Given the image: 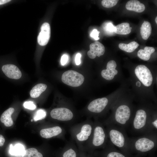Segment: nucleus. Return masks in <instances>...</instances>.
<instances>
[{"mask_svg": "<svg viewBox=\"0 0 157 157\" xmlns=\"http://www.w3.org/2000/svg\"><path fill=\"white\" fill-rule=\"evenodd\" d=\"M93 154L95 157H137L135 155H129L119 150L108 141L104 149L95 151Z\"/></svg>", "mask_w": 157, "mask_h": 157, "instance_id": "nucleus-9", "label": "nucleus"}, {"mask_svg": "<svg viewBox=\"0 0 157 157\" xmlns=\"http://www.w3.org/2000/svg\"><path fill=\"white\" fill-rule=\"evenodd\" d=\"M155 51V49L152 47H145L144 49L139 50L137 53L138 56L141 59L145 61L149 59L151 54Z\"/></svg>", "mask_w": 157, "mask_h": 157, "instance_id": "nucleus-20", "label": "nucleus"}, {"mask_svg": "<svg viewBox=\"0 0 157 157\" xmlns=\"http://www.w3.org/2000/svg\"><path fill=\"white\" fill-rule=\"evenodd\" d=\"M116 66V63L114 60L109 61L107 65L106 69H104L101 72L102 76L108 80L113 79L118 73L117 71L115 69Z\"/></svg>", "mask_w": 157, "mask_h": 157, "instance_id": "nucleus-16", "label": "nucleus"}, {"mask_svg": "<svg viewBox=\"0 0 157 157\" xmlns=\"http://www.w3.org/2000/svg\"><path fill=\"white\" fill-rule=\"evenodd\" d=\"M118 0H103L101 1V4L106 8H110L115 6L118 1Z\"/></svg>", "mask_w": 157, "mask_h": 157, "instance_id": "nucleus-27", "label": "nucleus"}, {"mask_svg": "<svg viewBox=\"0 0 157 157\" xmlns=\"http://www.w3.org/2000/svg\"><path fill=\"white\" fill-rule=\"evenodd\" d=\"M24 106L25 108L31 110H34L36 108V105L31 101L25 102L24 104Z\"/></svg>", "mask_w": 157, "mask_h": 157, "instance_id": "nucleus-29", "label": "nucleus"}, {"mask_svg": "<svg viewBox=\"0 0 157 157\" xmlns=\"http://www.w3.org/2000/svg\"><path fill=\"white\" fill-rule=\"evenodd\" d=\"M135 74L142 84L148 87L152 84L153 78L149 69L145 65H139L137 66L135 70Z\"/></svg>", "mask_w": 157, "mask_h": 157, "instance_id": "nucleus-11", "label": "nucleus"}, {"mask_svg": "<svg viewBox=\"0 0 157 157\" xmlns=\"http://www.w3.org/2000/svg\"><path fill=\"white\" fill-rule=\"evenodd\" d=\"M151 27L150 23L144 21L140 28V33L142 38L147 40L151 33Z\"/></svg>", "mask_w": 157, "mask_h": 157, "instance_id": "nucleus-21", "label": "nucleus"}, {"mask_svg": "<svg viewBox=\"0 0 157 157\" xmlns=\"http://www.w3.org/2000/svg\"><path fill=\"white\" fill-rule=\"evenodd\" d=\"M157 133H151L130 138L132 154L137 157L153 156L157 149Z\"/></svg>", "mask_w": 157, "mask_h": 157, "instance_id": "nucleus-1", "label": "nucleus"}, {"mask_svg": "<svg viewBox=\"0 0 157 157\" xmlns=\"http://www.w3.org/2000/svg\"><path fill=\"white\" fill-rule=\"evenodd\" d=\"M90 50L87 52V55L90 58H95L97 56L99 57L104 53L105 47L101 43L98 41L91 43L90 45Z\"/></svg>", "mask_w": 157, "mask_h": 157, "instance_id": "nucleus-15", "label": "nucleus"}, {"mask_svg": "<svg viewBox=\"0 0 157 157\" xmlns=\"http://www.w3.org/2000/svg\"><path fill=\"white\" fill-rule=\"evenodd\" d=\"M151 157H152V156H151Z\"/></svg>", "mask_w": 157, "mask_h": 157, "instance_id": "nucleus-38", "label": "nucleus"}, {"mask_svg": "<svg viewBox=\"0 0 157 157\" xmlns=\"http://www.w3.org/2000/svg\"><path fill=\"white\" fill-rule=\"evenodd\" d=\"M108 100L106 97L98 98L91 101L88 105L87 109L90 113L97 115L102 113L107 106Z\"/></svg>", "mask_w": 157, "mask_h": 157, "instance_id": "nucleus-10", "label": "nucleus"}, {"mask_svg": "<svg viewBox=\"0 0 157 157\" xmlns=\"http://www.w3.org/2000/svg\"><path fill=\"white\" fill-rule=\"evenodd\" d=\"M66 133L65 129L58 124L43 128L40 131V135L43 138L49 139L56 137L64 141L65 140Z\"/></svg>", "mask_w": 157, "mask_h": 157, "instance_id": "nucleus-8", "label": "nucleus"}, {"mask_svg": "<svg viewBox=\"0 0 157 157\" xmlns=\"http://www.w3.org/2000/svg\"><path fill=\"white\" fill-rule=\"evenodd\" d=\"M68 56L67 54H63L60 60L62 65H65L67 63L68 60Z\"/></svg>", "mask_w": 157, "mask_h": 157, "instance_id": "nucleus-32", "label": "nucleus"}, {"mask_svg": "<svg viewBox=\"0 0 157 157\" xmlns=\"http://www.w3.org/2000/svg\"><path fill=\"white\" fill-rule=\"evenodd\" d=\"M61 80L65 84L75 87H78L83 83L84 77L82 74L76 71L69 70L63 74Z\"/></svg>", "mask_w": 157, "mask_h": 157, "instance_id": "nucleus-7", "label": "nucleus"}, {"mask_svg": "<svg viewBox=\"0 0 157 157\" xmlns=\"http://www.w3.org/2000/svg\"><path fill=\"white\" fill-rule=\"evenodd\" d=\"M46 116V112L44 110L40 109L36 112L33 117L35 121L40 120L44 119Z\"/></svg>", "mask_w": 157, "mask_h": 157, "instance_id": "nucleus-26", "label": "nucleus"}, {"mask_svg": "<svg viewBox=\"0 0 157 157\" xmlns=\"http://www.w3.org/2000/svg\"><path fill=\"white\" fill-rule=\"evenodd\" d=\"M25 151L24 146L20 144H17L14 146L12 144L10 145L9 152L13 155H22Z\"/></svg>", "mask_w": 157, "mask_h": 157, "instance_id": "nucleus-24", "label": "nucleus"}, {"mask_svg": "<svg viewBox=\"0 0 157 157\" xmlns=\"http://www.w3.org/2000/svg\"><path fill=\"white\" fill-rule=\"evenodd\" d=\"M100 31L96 29H94L90 34V36L96 40H98L99 39L98 37Z\"/></svg>", "mask_w": 157, "mask_h": 157, "instance_id": "nucleus-30", "label": "nucleus"}, {"mask_svg": "<svg viewBox=\"0 0 157 157\" xmlns=\"http://www.w3.org/2000/svg\"><path fill=\"white\" fill-rule=\"evenodd\" d=\"M108 142L119 150L129 155H133L130 149V141L124 129L113 124L106 126Z\"/></svg>", "mask_w": 157, "mask_h": 157, "instance_id": "nucleus-2", "label": "nucleus"}, {"mask_svg": "<svg viewBox=\"0 0 157 157\" xmlns=\"http://www.w3.org/2000/svg\"><path fill=\"white\" fill-rule=\"evenodd\" d=\"M2 70L5 74L11 79H18L21 77L22 74L19 68L13 64H7L3 65Z\"/></svg>", "mask_w": 157, "mask_h": 157, "instance_id": "nucleus-14", "label": "nucleus"}, {"mask_svg": "<svg viewBox=\"0 0 157 157\" xmlns=\"http://www.w3.org/2000/svg\"><path fill=\"white\" fill-rule=\"evenodd\" d=\"M94 122L92 135L83 150L92 154L95 151L104 149L108 141L105 127L102 122L97 119H95Z\"/></svg>", "mask_w": 157, "mask_h": 157, "instance_id": "nucleus-4", "label": "nucleus"}, {"mask_svg": "<svg viewBox=\"0 0 157 157\" xmlns=\"http://www.w3.org/2000/svg\"><path fill=\"white\" fill-rule=\"evenodd\" d=\"M47 87L46 84L43 83H39L36 85L30 92L31 97L33 98L38 97L45 90Z\"/></svg>", "mask_w": 157, "mask_h": 157, "instance_id": "nucleus-22", "label": "nucleus"}, {"mask_svg": "<svg viewBox=\"0 0 157 157\" xmlns=\"http://www.w3.org/2000/svg\"><path fill=\"white\" fill-rule=\"evenodd\" d=\"M14 111V108H10L2 114L0 118V121L5 126L10 127L13 124V122L11 116Z\"/></svg>", "mask_w": 157, "mask_h": 157, "instance_id": "nucleus-18", "label": "nucleus"}, {"mask_svg": "<svg viewBox=\"0 0 157 157\" xmlns=\"http://www.w3.org/2000/svg\"><path fill=\"white\" fill-rule=\"evenodd\" d=\"M115 26L111 22L106 23L104 26V29L108 33H113L114 32Z\"/></svg>", "mask_w": 157, "mask_h": 157, "instance_id": "nucleus-28", "label": "nucleus"}, {"mask_svg": "<svg viewBox=\"0 0 157 157\" xmlns=\"http://www.w3.org/2000/svg\"><path fill=\"white\" fill-rule=\"evenodd\" d=\"M22 157H43V156L36 149L32 148L25 150Z\"/></svg>", "mask_w": 157, "mask_h": 157, "instance_id": "nucleus-25", "label": "nucleus"}, {"mask_svg": "<svg viewBox=\"0 0 157 157\" xmlns=\"http://www.w3.org/2000/svg\"><path fill=\"white\" fill-rule=\"evenodd\" d=\"M151 117L147 115L145 110H137L134 116L132 117L129 125L132 133L142 135L151 133L150 124Z\"/></svg>", "mask_w": 157, "mask_h": 157, "instance_id": "nucleus-5", "label": "nucleus"}, {"mask_svg": "<svg viewBox=\"0 0 157 157\" xmlns=\"http://www.w3.org/2000/svg\"><path fill=\"white\" fill-rule=\"evenodd\" d=\"M50 114L52 119L63 123L71 124L76 121L75 115L72 110L65 106L53 109Z\"/></svg>", "mask_w": 157, "mask_h": 157, "instance_id": "nucleus-6", "label": "nucleus"}, {"mask_svg": "<svg viewBox=\"0 0 157 157\" xmlns=\"http://www.w3.org/2000/svg\"><path fill=\"white\" fill-rule=\"evenodd\" d=\"M78 157H95L93 154L88 153L83 150H78Z\"/></svg>", "mask_w": 157, "mask_h": 157, "instance_id": "nucleus-31", "label": "nucleus"}, {"mask_svg": "<svg viewBox=\"0 0 157 157\" xmlns=\"http://www.w3.org/2000/svg\"><path fill=\"white\" fill-rule=\"evenodd\" d=\"M41 31L38 37V42L41 46L46 45L50 37L51 30L49 24L47 22L43 23L41 27Z\"/></svg>", "mask_w": 157, "mask_h": 157, "instance_id": "nucleus-13", "label": "nucleus"}, {"mask_svg": "<svg viewBox=\"0 0 157 157\" xmlns=\"http://www.w3.org/2000/svg\"><path fill=\"white\" fill-rule=\"evenodd\" d=\"M125 7L128 10L139 13L143 12L145 8L143 4L136 0L129 1L126 3Z\"/></svg>", "mask_w": 157, "mask_h": 157, "instance_id": "nucleus-17", "label": "nucleus"}, {"mask_svg": "<svg viewBox=\"0 0 157 157\" xmlns=\"http://www.w3.org/2000/svg\"><path fill=\"white\" fill-rule=\"evenodd\" d=\"M136 85L137 86L140 87L141 85V84L139 81H138L136 83Z\"/></svg>", "mask_w": 157, "mask_h": 157, "instance_id": "nucleus-36", "label": "nucleus"}, {"mask_svg": "<svg viewBox=\"0 0 157 157\" xmlns=\"http://www.w3.org/2000/svg\"><path fill=\"white\" fill-rule=\"evenodd\" d=\"M139 46L136 42L133 41L128 44L121 43L118 45L119 48L121 50L128 53L133 51Z\"/></svg>", "mask_w": 157, "mask_h": 157, "instance_id": "nucleus-23", "label": "nucleus"}, {"mask_svg": "<svg viewBox=\"0 0 157 157\" xmlns=\"http://www.w3.org/2000/svg\"><path fill=\"white\" fill-rule=\"evenodd\" d=\"M155 22L156 24H157V17H156L155 18Z\"/></svg>", "mask_w": 157, "mask_h": 157, "instance_id": "nucleus-37", "label": "nucleus"}, {"mask_svg": "<svg viewBox=\"0 0 157 157\" xmlns=\"http://www.w3.org/2000/svg\"><path fill=\"white\" fill-rule=\"evenodd\" d=\"M81 54L80 53H78L76 54L75 59V62L76 65H79L81 64Z\"/></svg>", "mask_w": 157, "mask_h": 157, "instance_id": "nucleus-33", "label": "nucleus"}, {"mask_svg": "<svg viewBox=\"0 0 157 157\" xmlns=\"http://www.w3.org/2000/svg\"><path fill=\"white\" fill-rule=\"evenodd\" d=\"M94 122L88 118L84 121L72 126L69 131L71 139L75 142L78 150H83L92 135Z\"/></svg>", "mask_w": 157, "mask_h": 157, "instance_id": "nucleus-3", "label": "nucleus"}, {"mask_svg": "<svg viewBox=\"0 0 157 157\" xmlns=\"http://www.w3.org/2000/svg\"><path fill=\"white\" fill-rule=\"evenodd\" d=\"M79 151L75 142L71 139L60 149L57 157H78Z\"/></svg>", "mask_w": 157, "mask_h": 157, "instance_id": "nucleus-12", "label": "nucleus"}, {"mask_svg": "<svg viewBox=\"0 0 157 157\" xmlns=\"http://www.w3.org/2000/svg\"><path fill=\"white\" fill-rule=\"evenodd\" d=\"M10 1V0H0V5L8 3Z\"/></svg>", "mask_w": 157, "mask_h": 157, "instance_id": "nucleus-35", "label": "nucleus"}, {"mask_svg": "<svg viewBox=\"0 0 157 157\" xmlns=\"http://www.w3.org/2000/svg\"><path fill=\"white\" fill-rule=\"evenodd\" d=\"M132 28L128 23H122L115 26L114 32L118 34L126 35L131 32Z\"/></svg>", "mask_w": 157, "mask_h": 157, "instance_id": "nucleus-19", "label": "nucleus"}, {"mask_svg": "<svg viewBox=\"0 0 157 157\" xmlns=\"http://www.w3.org/2000/svg\"><path fill=\"white\" fill-rule=\"evenodd\" d=\"M5 142V139L2 135H0V146H3Z\"/></svg>", "mask_w": 157, "mask_h": 157, "instance_id": "nucleus-34", "label": "nucleus"}]
</instances>
